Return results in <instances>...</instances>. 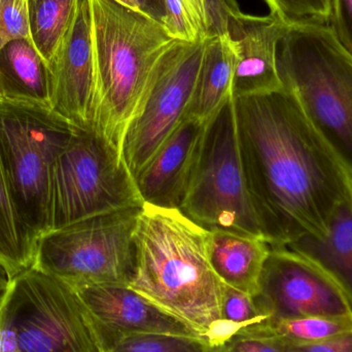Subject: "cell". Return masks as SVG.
<instances>
[{"label":"cell","mask_w":352,"mask_h":352,"mask_svg":"<svg viewBox=\"0 0 352 352\" xmlns=\"http://www.w3.org/2000/svg\"><path fill=\"white\" fill-rule=\"evenodd\" d=\"M234 100L246 184L266 241L285 248L324 235L352 176L287 89Z\"/></svg>","instance_id":"1"},{"label":"cell","mask_w":352,"mask_h":352,"mask_svg":"<svg viewBox=\"0 0 352 352\" xmlns=\"http://www.w3.org/2000/svg\"><path fill=\"white\" fill-rule=\"evenodd\" d=\"M134 245L135 274L129 287L206 341L221 320L226 287L209 258L210 231L180 209L144 204Z\"/></svg>","instance_id":"2"},{"label":"cell","mask_w":352,"mask_h":352,"mask_svg":"<svg viewBox=\"0 0 352 352\" xmlns=\"http://www.w3.org/2000/svg\"><path fill=\"white\" fill-rule=\"evenodd\" d=\"M90 8L98 100L96 131L121 153L126 126L151 70L175 39L159 21L116 0H90Z\"/></svg>","instance_id":"3"},{"label":"cell","mask_w":352,"mask_h":352,"mask_svg":"<svg viewBox=\"0 0 352 352\" xmlns=\"http://www.w3.org/2000/svg\"><path fill=\"white\" fill-rule=\"evenodd\" d=\"M283 88L352 176V56L328 25H291L277 47Z\"/></svg>","instance_id":"4"},{"label":"cell","mask_w":352,"mask_h":352,"mask_svg":"<svg viewBox=\"0 0 352 352\" xmlns=\"http://www.w3.org/2000/svg\"><path fill=\"white\" fill-rule=\"evenodd\" d=\"M0 352H103L76 289L31 267L0 299Z\"/></svg>","instance_id":"5"},{"label":"cell","mask_w":352,"mask_h":352,"mask_svg":"<svg viewBox=\"0 0 352 352\" xmlns=\"http://www.w3.org/2000/svg\"><path fill=\"white\" fill-rule=\"evenodd\" d=\"M142 205L121 153L98 132L76 129L50 170L45 233Z\"/></svg>","instance_id":"6"},{"label":"cell","mask_w":352,"mask_h":352,"mask_svg":"<svg viewBox=\"0 0 352 352\" xmlns=\"http://www.w3.org/2000/svg\"><path fill=\"white\" fill-rule=\"evenodd\" d=\"M142 207L102 213L43 234L33 268L74 289L130 285L136 267L134 231Z\"/></svg>","instance_id":"7"},{"label":"cell","mask_w":352,"mask_h":352,"mask_svg":"<svg viewBox=\"0 0 352 352\" xmlns=\"http://www.w3.org/2000/svg\"><path fill=\"white\" fill-rule=\"evenodd\" d=\"M180 210L208 231L264 238L240 156L234 97L207 126L198 165Z\"/></svg>","instance_id":"8"},{"label":"cell","mask_w":352,"mask_h":352,"mask_svg":"<svg viewBox=\"0 0 352 352\" xmlns=\"http://www.w3.org/2000/svg\"><path fill=\"white\" fill-rule=\"evenodd\" d=\"M76 129L50 107L0 100V152L23 219L37 239L47 232L50 170Z\"/></svg>","instance_id":"9"},{"label":"cell","mask_w":352,"mask_h":352,"mask_svg":"<svg viewBox=\"0 0 352 352\" xmlns=\"http://www.w3.org/2000/svg\"><path fill=\"white\" fill-rule=\"evenodd\" d=\"M205 43L173 41L155 62L122 142V158L133 178L186 117Z\"/></svg>","instance_id":"10"},{"label":"cell","mask_w":352,"mask_h":352,"mask_svg":"<svg viewBox=\"0 0 352 352\" xmlns=\"http://www.w3.org/2000/svg\"><path fill=\"white\" fill-rule=\"evenodd\" d=\"M254 301L266 322L308 316H352L342 292L314 263L287 248H272Z\"/></svg>","instance_id":"11"},{"label":"cell","mask_w":352,"mask_h":352,"mask_svg":"<svg viewBox=\"0 0 352 352\" xmlns=\"http://www.w3.org/2000/svg\"><path fill=\"white\" fill-rule=\"evenodd\" d=\"M47 67L52 111L78 129L96 131L98 100L90 0H78L69 28Z\"/></svg>","instance_id":"12"},{"label":"cell","mask_w":352,"mask_h":352,"mask_svg":"<svg viewBox=\"0 0 352 352\" xmlns=\"http://www.w3.org/2000/svg\"><path fill=\"white\" fill-rule=\"evenodd\" d=\"M76 291L90 316L103 352L113 351L123 341L138 336L200 338L129 285H88Z\"/></svg>","instance_id":"13"},{"label":"cell","mask_w":352,"mask_h":352,"mask_svg":"<svg viewBox=\"0 0 352 352\" xmlns=\"http://www.w3.org/2000/svg\"><path fill=\"white\" fill-rule=\"evenodd\" d=\"M289 25L274 14L243 12L229 26L234 53V98L256 96L283 88L277 68V47Z\"/></svg>","instance_id":"14"},{"label":"cell","mask_w":352,"mask_h":352,"mask_svg":"<svg viewBox=\"0 0 352 352\" xmlns=\"http://www.w3.org/2000/svg\"><path fill=\"white\" fill-rule=\"evenodd\" d=\"M208 124L184 118L134 177L144 204L180 209L198 165Z\"/></svg>","instance_id":"15"},{"label":"cell","mask_w":352,"mask_h":352,"mask_svg":"<svg viewBox=\"0 0 352 352\" xmlns=\"http://www.w3.org/2000/svg\"><path fill=\"white\" fill-rule=\"evenodd\" d=\"M320 269L352 307V188L322 236H304L285 246Z\"/></svg>","instance_id":"16"},{"label":"cell","mask_w":352,"mask_h":352,"mask_svg":"<svg viewBox=\"0 0 352 352\" xmlns=\"http://www.w3.org/2000/svg\"><path fill=\"white\" fill-rule=\"evenodd\" d=\"M270 250V244L264 238L210 231L209 258L213 270L223 285L252 297L258 294Z\"/></svg>","instance_id":"17"},{"label":"cell","mask_w":352,"mask_h":352,"mask_svg":"<svg viewBox=\"0 0 352 352\" xmlns=\"http://www.w3.org/2000/svg\"><path fill=\"white\" fill-rule=\"evenodd\" d=\"M234 53L230 33L207 37L186 119L208 124L233 96Z\"/></svg>","instance_id":"18"},{"label":"cell","mask_w":352,"mask_h":352,"mask_svg":"<svg viewBox=\"0 0 352 352\" xmlns=\"http://www.w3.org/2000/svg\"><path fill=\"white\" fill-rule=\"evenodd\" d=\"M0 98L50 107L47 64L31 41H12L0 51Z\"/></svg>","instance_id":"19"},{"label":"cell","mask_w":352,"mask_h":352,"mask_svg":"<svg viewBox=\"0 0 352 352\" xmlns=\"http://www.w3.org/2000/svg\"><path fill=\"white\" fill-rule=\"evenodd\" d=\"M37 241L23 219L0 152V264L10 279L33 266Z\"/></svg>","instance_id":"20"},{"label":"cell","mask_w":352,"mask_h":352,"mask_svg":"<svg viewBox=\"0 0 352 352\" xmlns=\"http://www.w3.org/2000/svg\"><path fill=\"white\" fill-rule=\"evenodd\" d=\"M352 331V316H308L264 322L239 333L268 337L292 344H309Z\"/></svg>","instance_id":"21"},{"label":"cell","mask_w":352,"mask_h":352,"mask_svg":"<svg viewBox=\"0 0 352 352\" xmlns=\"http://www.w3.org/2000/svg\"><path fill=\"white\" fill-rule=\"evenodd\" d=\"M78 0H28L31 43L49 64L74 19Z\"/></svg>","instance_id":"22"},{"label":"cell","mask_w":352,"mask_h":352,"mask_svg":"<svg viewBox=\"0 0 352 352\" xmlns=\"http://www.w3.org/2000/svg\"><path fill=\"white\" fill-rule=\"evenodd\" d=\"M270 14L287 25H329L332 0H265Z\"/></svg>","instance_id":"23"},{"label":"cell","mask_w":352,"mask_h":352,"mask_svg":"<svg viewBox=\"0 0 352 352\" xmlns=\"http://www.w3.org/2000/svg\"><path fill=\"white\" fill-rule=\"evenodd\" d=\"M165 16L161 24L175 41L207 38L192 0H164Z\"/></svg>","instance_id":"24"},{"label":"cell","mask_w":352,"mask_h":352,"mask_svg":"<svg viewBox=\"0 0 352 352\" xmlns=\"http://www.w3.org/2000/svg\"><path fill=\"white\" fill-rule=\"evenodd\" d=\"M207 347L201 338L154 335L127 339L109 352H205Z\"/></svg>","instance_id":"25"},{"label":"cell","mask_w":352,"mask_h":352,"mask_svg":"<svg viewBox=\"0 0 352 352\" xmlns=\"http://www.w3.org/2000/svg\"><path fill=\"white\" fill-rule=\"evenodd\" d=\"M221 320L237 324L243 330L263 324L267 318L252 296L226 285L221 301Z\"/></svg>","instance_id":"26"},{"label":"cell","mask_w":352,"mask_h":352,"mask_svg":"<svg viewBox=\"0 0 352 352\" xmlns=\"http://www.w3.org/2000/svg\"><path fill=\"white\" fill-rule=\"evenodd\" d=\"M22 39L31 41L28 0H0V51Z\"/></svg>","instance_id":"27"},{"label":"cell","mask_w":352,"mask_h":352,"mask_svg":"<svg viewBox=\"0 0 352 352\" xmlns=\"http://www.w3.org/2000/svg\"><path fill=\"white\" fill-rule=\"evenodd\" d=\"M207 37L229 32L230 23L241 14L237 0H192Z\"/></svg>","instance_id":"28"},{"label":"cell","mask_w":352,"mask_h":352,"mask_svg":"<svg viewBox=\"0 0 352 352\" xmlns=\"http://www.w3.org/2000/svg\"><path fill=\"white\" fill-rule=\"evenodd\" d=\"M328 26L337 41L352 56V0H332Z\"/></svg>","instance_id":"29"},{"label":"cell","mask_w":352,"mask_h":352,"mask_svg":"<svg viewBox=\"0 0 352 352\" xmlns=\"http://www.w3.org/2000/svg\"><path fill=\"white\" fill-rule=\"evenodd\" d=\"M272 340L285 352H352V331L309 344H292L275 339Z\"/></svg>","instance_id":"30"},{"label":"cell","mask_w":352,"mask_h":352,"mask_svg":"<svg viewBox=\"0 0 352 352\" xmlns=\"http://www.w3.org/2000/svg\"><path fill=\"white\" fill-rule=\"evenodd\" d=\"M226 344L231 352H285L272 339L248 333H238Z\"/></svg>","instance_id":"31"},{"label":"cell","mask_w":352,"mask_h":352,"mask_svg":"<svg viewBox=\"0 0 352 352\" xmlns=\"http://www.w3.org/2000/svg\"><path fill=\"white\" fill-rule=\"evenodd\" d=\"M138 2L144 14L162 22L165 16L164 0H138Z\"/></svg>","instance_id":"32"},{"label":"cell","mask_w":352,"mask_h":352,"mask_svg":"<svg viewBox=\"0 0 352 352\" xmlns=\"http://www.w3.org/2000/svg\"><path fill=\"white\" fill-rule=\"evenodd\" d=\"M10 277H8V272H6L4 267L0 264V299L3 297L8 289V285H10Z\"/></svg>","instance_id":"33"},{"label":"cell","mask_w":352,"mask_h":352,"mask_svg":"<svg viewBox=\"0 0 352 352\" xmlns=\"http://www.w3.org/2000/svg\"><path fill=\"white\" fill-rule=\"evenodd\" d=\"M205 352H231L227 344L214 345V346L207 347Z\"/></svg>","instance_id":"34"},{"label":"cell","mask_w":352,"mask_h":352,"mask_svg":"<svg viewBox=\"0 0 352 352\" xmlns=\"http://www.w3.org/2000/svg\"><path fill=\"white\" fill-rule=\"evenodd\" d=\"M116 1L120 2V3L124 4V6H129V8H134V10H140V4H138V0H116Z\"/></svg>","instance_id":"35"},{"label":"cell","mask_w":352,"mask_h":352,"mask_svg":"<svg viewBox=\"0 0 352 352\" xmlns=\"http://www.w3.org/2000/svg\"><path fill=\"white\" fill-rule=\"evenodd\" d=\"M0 100H1V98H0Z\"/></svg>","instance_id":"36"}]
</instances>
